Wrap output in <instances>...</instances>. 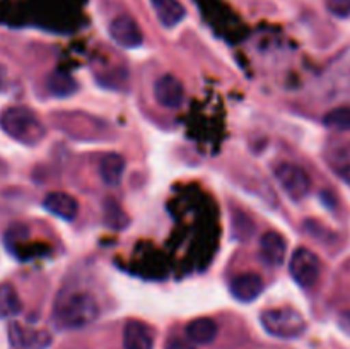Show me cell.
<instances>
[{
	"instance_id": "obj_22",
	"label": "cell",
	"mask_w": 350,
	"mask_h": 349,
	"mask_svg": "<svg viewBox=\"0 0 350 349\" xmlns=\"http://www.w3.org/2000/svg\"><path fill=\"white\" fill-rule=\"evenodd\" d=\"M166 349H195L193 342L188 341V339L181 337H171L166 342Z\"/></svg>"
},
{
	"instance_id": "obj_20",
	"label": "cell",
	"mask_w": 350,
	"mask_h": 349,
	"mask_svg": "<svg viewBox=\"0 0 350 349\" xmlns=\"http://www.w3.org/2000/svg\"><path fill=\"white\" fill-rule=\"evenodd\" d=\"M323 123L335 130H349L350 132V106L334 108L323 116Z\"/></svg>"
},
{
	"instance_id": "obj_5",
	"label": "cell",
	"mask_w": 350,
	"mask_h": 349,
	"mask_svg": "<svg viewBox=\"0 0 350 349\" xmlns=\"http://www.w3.org/2000/svg\"><path fill=\"white\" fill-rule=\"evenodd\" d=\"M321 263L317 253L311 252L310 248L294 250L293 257L289 260V274L296 284L301 287H311L317 284L318 277H320Z\"/></svg>"
},
{
	"instance_id": "obj_21",
	"label": "cell",
	"mask_w": 350,
	"mask_h": 349,
	"mask_svg": "<svg viewBox=\"0 0 350 349\" xmlns=\"http://www.w3.org/2000/svg\"><path fill=\"white\" fill-rule=\"evenodd\" d=\"M325 5L335 17L345 19L350 16V0H325Z\"/></svg>"
},
{
	"instance_id": "obj_8",
	"label": "cell",
	"mask_w": 350,
	"mask_h": 349,
	"mask_svg": "<svg viewBox=\"0 0 350 349\" xmlns=\"http://www.w3.org/2000/svg\"><path fill=\"white\" fill-rule=\"evenodd\" d=\"M154 96H156L157 103L164 108L178 109L183 105L185 88L180 79L166 74L157 79L156 84H154Z\"/></svg>"
},
{
	"instance_id": "obj_17",
	"label": "cell",
	"mask_w": 350,
	"mask_h": 349,
	"mask_svg": "<svg viewBox=\"0 0 350 349\" xmlns=\"http://www.w3.org/2000/svg\"><path fill=\"white\" fill-rule=\"evenodd\" d=\"M103 214H105V222L115 231H120V229H125L129 226V218L123 212V209L120 207L118 202L115 198H106L105 204H103Z\"/></svg>"
},
{
	"instance_id": "obj_9",
	"label": "cell",
	"mask_w": 350,
	"mask_h": 349,
	"mask_svg": "<svg viewBox=\"0 0 350 349\" xmlns=\"http://www.w3.org/2000/svg\"><path fill=\"white\" fill-rule=\"evenodd\" d=\"M9 341L12 349H44L50 346L51 337L46 332L26 328L12 322L9 325Z\"/></svg>"
},
{
	"instance_id": "obj_4",
	"label": "cell",
	"mask_w": 350,
	"mask_h": 349,
	"mask_svg": "<svg viewBox=\"0 0 350 349\" xmlns=\"http://www.w3.org/2000/svg\"><path fill=\"white\" fill-rule=\"evenodd\" d=\"M277 181H279L280 188L293 198L294 202H299L310 194L311 190V180L308 177L306 171L299 168L297 164L293 163H280L277 164L275 170Z\"/></svg>"
},
{
	"instance_id": "obj_18",
	"label": "cell",
	"mask_w": 350,
	"mask_h": 349,
	"mask_svg": "<svg viewBox=\"0 0 350 349\" xmlns=\"http://www.w3.org/2000/svg\"><path fill=\"white\" fill-rule=\"evenodd\" d=\"M330 166L340 180L350 185V142L334 151L330 156Z\"/></svg>"
},
{
	"instance_id": "obj_11",
	"label": "cell",
	"mask_w": 350,
	"mask_h": 349,
	"mask_svg": "<svg viewBox=\"0 0 350 349\" xmlns=\"http://www.w3.org/2000/svg\"><path fill=\"white\" fill-rule=\"evenodd\" d=\"M123 349H154V332L140 320L126 322L123 328Z\"/></svg>"
},
{
	"instance_id": "obj_3",
	"label": "cell",
	"mask_w": 350,
	"mask_h": 349,
	"mask_svg": "<svg viewBox=\"0 0 350 349\" xmlns=\"http://www.w3.org/2000/svg\"><path fill=\"white\" fill-rule=\"evenodd\" d=\"M260 322L267 334L277 339H297L308 328L303 315L291 307L269 308L260 315Z\"/></svg>"
},
{
	"instance_id": "obj_7",
	"label": "cell",
	"mask_w": 350,
	"mask_h": 349,
	"mask_svg": "<svg viewBox=\"0 0 350 349\" xmlns=\"http://www.w3.org/2000/svg\"><path fill=\"white\" fill-rule=\"evenodd\" d=\"M263 289H265V284H263L262 276L256 272L238 274L229 283V291L239 303H252L263 293Z\"/></svg>"
},
{
	"instance_id": "obj_14",
	"label": "cell",
	"mask_w": 350,
	"mask_h": 349,
	"mask_svg": "<svg viewBox=\"0 0 350 349\" xmlns=\"http://www.w3.org/2000/svg\"><path fill=\"white\" fill-rule=\"evenodd\" d=\"M187 339L191 341L193 344H211L214 342V339L217 337V324H215L212 318L202 317V318H195L191 320L190 324L187 325Z\"/></svg>"
},
{
	"instance_id": "obj_12",
	"label": "cell",
	"mask_w": 350,
	"mask_h": 349,
	"mask_svg": "<svg viewBox=\"0 0 350 349\" xmlns=\"http://www.w3.org/2000/svg\"><path fill=\"white\" fill-rule=\"evenodd\" d=\"M43 207L50 214L57 216L64 221H74L79 212L77 201L72 195L65 194V192H51V194H48L43 201Z\"/></svg>"
},
{
	"instance_id": "obj_1",
	"label": "cell",
	"mask_w": 350,
	"mask_h": 349,
	"mask_svg": "<svg viewBox=\"0 0 350 349\" xmlns=\"http://www.w3.org/2000/svg\"><path fill=\"white\" fill-rule=\"evenodd\" d=\"M99 317V305L89 293H68L57 300L53 307V322L58 328L75 331L88 327Z\"/></svg>"
},
{
	"instance_id": "obj_15",
	"label": "cell",
	"mask_w": 350,
	"mask_h": 349,
	"mask_svg": "<svg viewBox=\"0 0 350 349\" xmlns=\"http://www.w3.org/2000/svg\"><path fill=\"white\" fill-rule=\"evenodd\" d=\"M123 173H125V159L120 154L111 153L105 156L99 163V174L101 180L109 187H116L122 181Z\"/></svg>"
},
{
	"instance_id": "obj_19",
	"label": "cell",
	"mask_w": 350,
	"mask_h": 349,
	"mask_svg": "<svg viewBox=\"0 0 350 349\" xmlns=\"http://www.w3.org/2000/svg\"><path fill=\"white\" fill-rule=\"evenodd\" d=\"M46 84L51 94L60 96V98L74 94L75 89H77V84H75L74 79L68 74H65V72H53V74L48 77Z\"/></svg>"
},
{
	"instance_id": "obj_16",
	"label": "cell",
	"mask_w": 350,
	"mask_h": 349,
	"mask_svg": "<svg viewBox=\"0 0 350 349\" xmlns=\"http://www.w3.org/2000/svg\"><path fill=\"white\" fill-rule=\"evenodd\" d=\"M23 311V301L16 287L9 283L0 284V318H12Z\"/></svg>"
},
{
	"instance_id": "obj_6",
	"label": "cell",
	"mask_w": 350,
	"mask_h": 349,
	"mask_svg": "<svg viewBox=\"0 0 350 349\" xmlns=\"http://www.w3.org/2000/svg\"><path fill=\"white\" fill-rule=\"evenodd\" d=\"M109 36L123 48H139L144 43L142 29L130 16L115 17L109 23Z\"/></svg>"
},
{
	"instance_id": "obj_23",
	"label": "cell",
	"mask_w": 350,
	"mask_h": 349,
	"mask_svg": "<svg viewBox=\"0 0 350 349\" xmlns=\"http://www.w3.org/2000/svg\"><path fill=\"white\" fill-rule=\"evenodd\" d=\"M338 324H340V327L344 328L347 334H350V311H345V313H342V317L338 318Z\"/></svg>"
},
{
	"instance_id": "obj_2",
	"label": "cell",
	"mask_w": 350,
	"mask_h": 349,
	"mask_svg": "<svg viewBox=\"0 0 350 349\" xmlns=\"http://www.w3.org/2000/svg\"><path fill=\"white\" fill-rule=\"evenodd\" d=\"M0 129L24 146H36L44 139L43 122L38 118L33 109L26 106H10L0 115Z\"/></svg>"
},
{
	"instance_id": "obj_10",
	"label": "cell",
	"mask_w": 350,
	"mask_h": 349,
	"mask_svg": "<svg viewBox=\"0 0 350 349\" xmlns=\"http://www.w3.org/2000/svg\"><path fill=\"white\" fill-rule=\"evenodd\" d=\"M287 242L279 231H267L260 238V257L269 267L282 266L286 260Z\"/></svg>"
},
{
	"instance_id": "obj_13",
	"label": "cell",
	"mask_w": 350,
	"mask_h": 349,
	"mask_svg": "<svg viewBox=\"0 0 350 349\" xmlns=\"http://www.w3.org/2000/svg\"><path fill=\"white\" fill-rule=\"evenodd\" d=\"M150 3L159 23L166 27L178 26L187 16V10L180 0H150Z\"/></svg>"
}]
</instances>
